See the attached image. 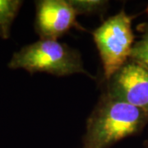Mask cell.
Returning a JSON list of instances; mask_svg holds the SVG:
<instances>
[{
  "label": "cell",
  "mask_w": 148,
  "mask_h": 148,
  "mask_svg": "<svg viewBox=\"0 0 148 148\" xmlns=\"http://www.w3.org/2000/svg\"><path fill=\"white\" fill-rule=\"evenodd\" d=\"M147 123L148 112L105 91L86 121L82 148H109L139 133Z\"/></svg>",
  "instance_id": "obj_1"
},
{
  "label": "cell",
  "mask_w": 148,
  "mask_h": 148,
  "mask_svg": "<svg viewBox=\"0 0 148 148\" xmlns=\"http://www.w3.org/2000/svg\"><path fill=\"white\" fill-rule=\"evenodd\" d=\"M8 68L23 69L30 74L46 73L57 77L82 73L95 78L83 66L80 53L57 40L40 39L12 54Z\"/></svg>",
  "instance_id": "obj_2"
},
{
  "label": "cell",
  "mask_w": 148,
  "mask_h": 148,
  "mask_svg": "<svg viewBox=\"0 0 148 148\" xmlns=\"http://www.w3.org/2000/svg\"><path fill=\"white\" fill-rule=\"evenodd\" d=\"M132 16L120 11L92 32L106 82L130 58L134 45Z\"/></svg>",
  "instance_id": "obj_3"
},
{
  "label": "cell",
  "mask_w": 148,
  "mask_h": 148,
  "mask_svg": "<svg viewBox=\"0 0 148 148\" xmlns=\"http://www.w3.org/2000/svg\"><path fill=\"white\" fill-rule=\"evenodd\" d=\"M106 91L115 99L148 112V69L128 59L107 81Z\"/></svg>",
  "instance_id": "obj_4"
},
{
  "label": "cell",
  "mask_w": 148,
  "mask_h": 148,
  "mask_svg": "<svg viewBox=\"0 0 148 148\" xmlns=\"http://www.w3.org/2000/svg\"><path fill=\"white\" fill-rule=\"evenodd\" d=\"M35 29L43 40H57L73 27L77 16L68 0L36 1Z\"/></svg>",
  "instance_id": "obj_5"
},
{
  "label": "cell",
  "mask_w": 148,
  "mask_h": 148,
  "mask_svg": "<svg viewBox=\"0 0 148 148\" xmlns=\"http://www.w3.org/2000/svg\"><path fill=\"white\" fill-rule=\"evenodd\" d=\"M21 0H0V39L10 37L11 28L21 9Z\"/></svg>",
  "instance_id": "obj_6"
},
{
  "label": "cell",
  "mask_w": 148,
  "mask_h": 148,
  "mask_svg": "<svg viewBox=\"0 0 148 148\" xmlns=\"http://www.w3.org/2000/svg\"><path fill=\"white\" fill-rule=\"evenodd\" d=\"M138 28L142 36L138 41L134 42L129 59L148 69V22L140 25Z\"/></svg>",
  "instance_id": "obj_7"
},
{
  "label": "cell",
  "mask_w": 148,
  "mask_h": 148,
  "mask_svg": "<svg viewBox=\"0 0 148 148\" xmlns=\"http://www.w3.org/2000/svg\"><path fill=\"white\" fill-rule=\"evenodd\" d=\"M77 15L97 14L106 10L108 1L103 0H68Z\"/></svg>",
  "instance_id": "obj_8"
},
{
  "label": "cell",
  "mask_w": 148,
  "mask_h": 148,
  "mask_svg": "<svg viewBox=\"0 0 148 148\" xmlns=\"http://www.w3.org/2000/svg\"><path fill=\"white\" fill-rule=\"evenodd\" d=\"M144 147H145V148H148V139L144 143Z\"/></svg>",
  "instance_id": "obj_9"
}]
</instances>
